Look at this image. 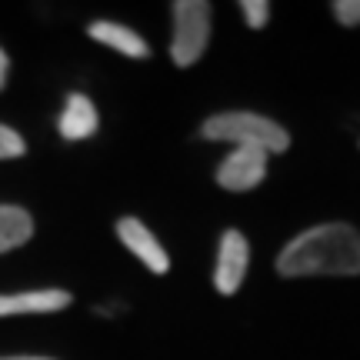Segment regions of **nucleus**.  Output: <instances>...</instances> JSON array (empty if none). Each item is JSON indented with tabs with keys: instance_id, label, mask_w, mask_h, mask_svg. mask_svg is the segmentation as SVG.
Returning a JSON list of instances; mask_svg holds the SVG:
<instances>
[{
	"instance_id": "nucleus-15",
	"label": "nucleus",
	"mask_w": 360,
	"mask_h": 360,
	"mask_svg": "<svg viewBox=\"0 0 360 360\" xmlns=\"http://www.w3.org/2000/svg\"><path fill=\"white\" fill-rule=\"evenodd\" d=\"M0 360H53V357H34V354H13V357H0Z\"/></svg>"
},
{
	"instance_id": "nucleus-10",
	"label": "nucleus",
	"mask_w": 360,
	"mask_h": 360,
	"mask_svg": "<svg viewBox=\"0 0 360 360\" xmlns=\"http://www.w3.org/2000/svg\"><path fill=\"white\" fill-rule=\"evenodd\" d=\"M34 237V217L17 204H0V254L24 247Z\"/></svg>"
},
{
	"instance_id": "nucleus-2",
	"label": "nucleus",
	"mask_w": 360,
	"mask_h": 360,
	"mask_svg": "<svg viewBox=\"0 0 360 360\" xmlns=\"http://www.w3.org/2000/svg\"><path fill=\"white\" fill-rule=\"evenodd\" d=\"M204 141H220V143H237V147H260L267 154H283L290 147V134L270 120V117L250 114V110H224L204 120L200 127Z\"/></svg>"
},
{
	"instance_id": "nucleus-4",
	"label": "nucleus",
	"mask_w": 360,
	"mask_h": 360,
	"mask_svg": "<svg viewBox=\"0 0 360 360\" xmlns=\"http://www.w3.org/2000/svg\"><path fill=\"white\" fill-rule=\"evenodd\" d=\"M267 150L260 147H237L231 154L220 160L217 167V184L224 191H254L260 180L267 177Z\"/></svg>"
},
{
	"instance_id": "nucleus-12",
	"label": "nucleus",
	"mask_w": 360,
	"mask_h": 360,
	"mask_svg": "<svg viewBox=\"0 0 360 360\" xmlns=\"http://www.w3.org/2000/svg\"><path fill=\"white\" fill-rule=\"evenodd\" d=\"M240 13H244L247 27L260 30V27H267V20H270V4L267 0H244V4H240Z\"/></svg>"
},
{
	"instance_id": "nucleus-11",
	"label": "nucleus",
	"mask_w": 360,
	"mask_h": 360,
	"mask_svg": "<svg viewBox=\"0 0 360 360\" xmlns=\"http://www.w3.org/2000/svg\"><path fill=\"white\" fill-rule=\"evenodd\" d=\"M24 150H27L24 137H20V134H17L13 127H4V124H0V160H11V157H24Z\"/></svg>"
},
{
	"instance_id": "nucleus-8",
	"label": "nucleus",
	"mask_w": 360,
	"mask_h": 360,
	"mask_svg": "<svg viewBox=\"0 0 360 360\" xmlns=\"http://www.w3.org/2000/svg\"><path fill=\"white\" fill-rule=\"evenodd\" d=\"M101 127V117H97V107L87 94H67V103L60 110V120H57V130L64 141H87L94 137Z\"/></svg>"
},
{
	"instance_id": "nucleus-14",
	"label": "nucleus",
	"mask_w": 360,
	"mask_h": 360,
	"mask_svg": "<svg viewBox=\"0 0 360 360\" xmlns=\"http://www.w3.org/2000/svg\"><path fill=\"white\" fill-rule=\"evenodd\" d=\"M7 74H11V57H7V51L0 47V90L7 87Z\"/></svg>"
},
{
	"instance_id": "nucleus-3",
	"label": "nucleus",
	"mask_w": 360,
	"mask_h": 360,
	"mask_svg": "<svg viewBox=\"0 0 360 360\" xmlns=\"http://www.w3.org/2000/svg\"><path fill=\"white\" fill-rule=\"evenodd\" d=\"M210 40V4L207 0H177L174 4V40L170 57L177 67H193Z\"/></svg>"
},
{
	"instance_id": "nucleus-5",
	"label": "nucleus",
	"mask_w": 360,
	"mask_h": 360,
	"mask_svg": "<svg viewBox=\"0 0 360 360\" xmlns=\"http://www.w3.org/2000/svg\"><path fill=\"white\" fill-rule=\"evenodd\" d=\"M250 264V244L240 231H224L217 247V267H214V287L220 294H237L247 277Z\"/></svg>"
},
{
	"instance_id": "nucleus-1",
	"label": "nucleus",
	"mask_w": 360,
	"mask_h": 360,
	"mask_svg": "<svg viewBox=\"0 0 360 360\" xmlns=\"http://www.w3.org/2000/svg\"><path fill=\"white\" fill-rule=\"evenodd\" d=\"M281 277H354L360 274V233L350 224L310 227L281 250Z\"/></svg>"
},
{
	"instance_id": "nucleus-6",
	"label": "nucleus",
	"mask_w": 360,
	"mask_h": 360,
	"mask_svg": "<svg viewBox=\"0 0 360 360\" xmlns=\"http://www.w3.org/2000/svg\"><path fill=\"white\" fill-rule=\"evenodd\" d=\"M117 237L124 240V247H127L134 257L143 260V264L154 270V274H167V270H170L167 250L160 247V240H157L154 233L147 231V224H143V220L120 217V220H117Z\"/></svg>"
},
{
	"instance_id": "nucleus-9",
	"label": "nucleus",
	"mask_w": 360,
	"mask_h": 360,
	"mask_svg": "<svg viewBox=\"0 0 360 360\" xmlns=\"http://www.w3.org/2000/svg\"><path fill=\"white\" fill-rule=\"evenodd\" d=\"M90 40H97L103 47H110V51L124 53V57H147L150 47H147V40L137 34V30H130L124 24H114V20H94L87 27Z\"/></svg>"
},
{
	"instance_id": "nucleus-7",
	"label": "nucleus",
	"mask_w": 360,
	"mask_h": 360,
	"mask_svg": "<svg viewBox=\"0 0 360 360\" xmlns=\"http://www.w3.org/2000/svg\"><path fill=\"white\" fill-rule=\"evenodd\" d=\"M74 297L67 290L47 287V290H20V294H0V317H13V314H57L67 310Z\"/></svg>"
},
{
	"instance_id": "nucleus-13",
	"label": "nucleus",
	"mask_w": 360,
	"mask_h": 360,
	"mask_svg": "<svg viewBox=\"0 0 360 360\" xmlns=\"http://www.w3.org/2000/svg\"><path fill=\"white\" fill-rule=\"evenodd\" d=\"M334 13L344 27H357L360 24V0H337Z\"/></svg>"
}]
</instances>
